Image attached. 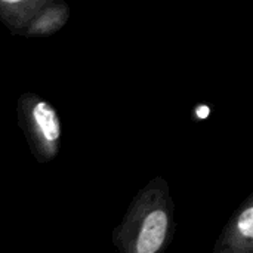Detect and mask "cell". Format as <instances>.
Masks as SVG:
<instances>
[{"instance_id": "6da1fadb", "label": "cell", "mask_w": 253, "mask_h": 253, "mask_svg": "<svg viewBox=\"0 0 253 253\" xmlns=\"http://www.w3.org/2000/svg\"><path fill=\"white\" fill-rule=\"evenodd\" d=\"M169 227V218L163 211H153L144 221L136 242L138 253H157L160 251Z\"/></svg>"}, {"instance_id": "7a4b0ae2", "label": "cell", "mask_w": 253, "mask_h": 253, "mask_svg": "<svg viewBox=\"0 0 253 253\" xmlns=\"http://www.w3.org/2000/svg\"><path fill=\"white\" fill-rule=\"evenodd\" d=\"M33 120L34 125L42 135V138L47 144H55L61 138V122L55 111V108L46 101H39L33 107Z\"/></svg>"}, {"instance_id": "3957f363", "label": "cell", "mask_w": 253, "mask_h": 253, "mask_svg": "<svg viewBox=\"0 0 253 253\" xmlns=\"http://www.w3.org/2000/svg\"><path fill=\"white\" fill-rule=\"evenodd\" d=\"M239 231L246 240L253 239V209L248 206L239 218Z\"/></svg>"}, {"instance_id": "277c9868", "label": "cell", "mask_w": 253, "mask_h": 253, "mask_svg": "<svg viewBox=\"0 0 253 253\" xmlns=\"http://www.w3.org/2000/svg\"><path fill=\"white\" fill-rule=\"evenodd\" d=\"M194 114H196V117H197L199 120H205V119H208V117H209V114H211V108H209L208 105H199V107L196 108Z\"/></svg>"}]
</instances>
